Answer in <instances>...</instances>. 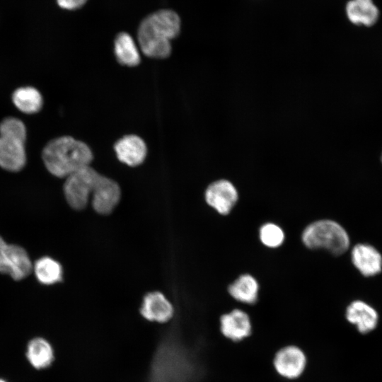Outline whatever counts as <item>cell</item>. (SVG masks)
<instances>
[{"label":"cell","instance_id":"obj_24","mask_svg":"<svg viewBox=\"0 0 382 382\" xmlns=\"http://www.w3.org/2000/svg\"><path fill=\"white\" fill-rule=\"evenodd\" d=\"M0 382H7V381H6L5 380H4L2 378H0Z\"/></svg>","mask_w":382,"mask_h":382},{"label":"cell","instance_id":"obj_10","mask_svg":"<svg viewBox=\"0 0 382 382\" xmlns=\"http://www.w3.org/2000/svg\"><path fill=\"white\" fill-rule=\"evenodd\" d=\"M120 188L112 179L100 174L91 197L94 210L100 214H108L120 201Z\"/></svg>","mask_w":382,"mask_h":382},{"label":"cell","instance_id":"obj_20","mask_svg":"<svg viewBox=\"0 0 382 382\" xmlns=\"http://www.w3.org/2000/svg\"><path fill=\"white\" fill-rule=\"evenodd\" d=\"M37 279L43 284L50 285L60 282L62 279L61 265L50 257L39 258L33 266Z\"/></svg>","mask_w":382,"mask_h":382},{"label":"cell","instance_id":"obj_18","mask_svg":"<svg viewBox=\"0 0 382 382\" xmlns=\"http://www.w3.org/2000/svg\"><path fill=\"white\" fill-rule=\"evenodd\" d=\"M114 52L117 62L124 66H135L139 64V51L132 37L127 33L121 32L114 41Z\"/></svg>","mask_w":382,"mask_h":382},{"label":"cell","instance_id":"obj_14","mask_svg":"<svg viewBox=\"0 0 382 382\" xmlns=\"http://www.w3.org/2000/svg\"><path fill=\"white\" fill-rule=\"evenodd\" d=\"M351 259L354 267L365 277H373L382 270V255L373 245L359 243L352 249Z\"/></svg>","mask_w":382,"mask_h":382},{"label":"cell","instance_id":"obj_3","mask_svg":"<svg viewBox=\"0 0 382 382\" xmlns=\"http://www.w3.org/2000/svg\"><path fill=\"white\" fill-rule=\"evenodd\" d=\"M26 128L15 117H7L0 124V167L12 172L21 170L26 162Z\"/></svg>","mask_w":382,"mask_h":382},{"label":"cell","instance_id":"obj_11","mask_svg":"<svg viewBox=\"0 0 382 382\" xmlns=\"http://www.w3.org/2000/svg\"><path fill=\"white\" fill-rule=\"evenodd\" d=\"M139 312L149 322L164 324L173 317L174 308L162 293L154 291L144 297Z\"/></svg>","mask_w":382,"mask_h":382},{"label":"cell","instance_id":"obj_2","mask_svg":"<svg viewBox=\"0 0 382 382\" xmlns=\"http://www.w3.org/2000/svg\"><path fill=\"white\" fill-rule=\"evenodd\" d=\"M303 245L309 249H325L340 255L349 248L350 239L345 228L331 219H320L309 224L301 233Z\"/></svg>","mask_w":382,"mask_h":382},{"label":"cell","instance_id":"obj_9","mask_svg":"<svg viewBox=\"0 0 382 382\" xmlns=\"http://www.w3.org/2000/svg\"><path fill=\"white\" fill-rule=\"evenodd\" d=\"M137 40L141 52L149 57L165 59L171 53L170 40L154 30L144 19L139 26Z\"/></svg>","mask_w":382,"mask_h":382},{"label":"cell","instance_id":"obj_17","mask_svg":"<svg viewBox=\"0 0 382 382\" xmlns=\"http://www.w3.org/2000/svg\"><path fill=\"white\" fill-rule=\"evenodd\" d=\"M259 289V284L253 275L243 274L228 286V292L236 301L252 305L257 301Z\"/></svg>","mask_w":382,"mask_h":382},{"label":"cell","instance_id":"obj_6","mask_svg":"<svg viewBox=\"0 0 382 382\" xmlns=\"http://www.w3.org/2000/svg\"><path fill=\"white\" fill-rule=\"evenodd\" d=\"M32 270V262L25 249L8 243L0 236V272L21 280L28 276Z\"/></svg>","mask_w":382,"mask_h":382},{"label":"cell","instance_id":"obj_22","mask_svg":"<svg viewBox=\"0 0 382 382\" xmlns=\"http://www.w3.org/2000/svg\"><path fill=\"white\" fill-rule=\"evenodd\" d=\"M259 238L265 246L275 248L283 244L285 234L279 226L270 222L265 223L260 226Z\"/></svg>","mask_w":382,"mask_h":382},{"label":"cell","instance_id":"obj_5","mask_svg":"<svg viewBox=\"0 0 382 382\" xmlns=\"http://www.w3.org/2000/svg\"><path fill=\"white\" fill-rule=\"evenodd\" d=\"M308 360L306 352L300 346L287 344L274 353L272 365L278 376L286 381H295L305 373Z\"/></svg>","mask_w":382,"mask_h":382},{"label":"cell","instance_id":"obj_12","mask_svg":"<svg viewBox=\"0 0 382 382\" xmlns=\"http://www.w3.org/2000/svg\"><path fill=\"white\" fill-rule=\"evenodd\" d=\"M114 149L120 161L132 167L141 164L147 155L146 143L135 134L125 135L119 139L115 143Z\"/></svg>","mask_w":382,"mask_h":382},{"label":"cell","instance_id":"obj_19","mask_svg":"<svg viewBox=\"0 0 382 382\" xmlns=\"http://www.w3.org/2000/svg\"><path fill=\"white\" fill-rule=\"evenodd\" d=\"M26 356L30 364L37 369L50 366L54 358L52 345L42 337H36L29 342Z\"/></svg>","mask_w":382,"mask_h":382},{"label":"cell","instance_id":"obj_23","mask_svg":"<svg viewBox=\"0 0 382 382\" xmlns=\"http://www.w3.org/2000/svg\"><path fill=\"white\" fill-rule=\"evenodd\" d=\"M58 5L64 9L74 10L81 7L86 0H57Z\"/></svg>","mask_w":382,"mask_h":382},{"label":"cell","instance_id":"obj_16","mask_svg":"<svg viewBox=\"0 0 382 382\" xmlns=\"http://www.w3.org/2000/svg\"><path fill=\"white\" fill-rule=\"evenodd\" d=\"M144 20L170 40L175 38L180 32V19L173 11L159 10L149 15Z\"/></svg>","mask_w":382,"mask_h":382},{"label":"cell","instance_id":"obj_4","mask_svg":"<svg viewBox=\"0 0 382 382\" xmlns=\"http://www.w3.org/2000/svg\"><path fill=\"white\" fill-rule=\"evenodd\" d=\"M100 174L88 166L65 178L63 190L71 207L79 210L86 207Z\"/></svg>","mask_w":382,"mask_h":382},{"label":"cell","instance_id":"obj_25","mask_svg":"<svg viewBox=\"0 0 382 382\" xmlns=\"http://www.w3.org/2000/svg\"><path fill=\"white\" fill-rule=\"evenodd\" d=\"M381 162H382V155H381Z\"/></svg>","mask_w":382,"mask_h":382},{"label":"cell","instance_id":"obj_21","mask_svg":"<svg viewBox=\"0 0 382 382\" xmlns=\"http://www.w3.org/2000/svg\"><path fill=\"white\" fill-rule=\"evenodd\" d=\"M16 107L26 114L38 112L42 105L40 93L33 87H21L16 89L12 96Z\"/></svg>","mask_w":382,"mask_h":382},{"label":"cell","instance_id":"obj_7","mask_svg":"<svg viewBox=\"0 0 382 382\" xmlns=\"http://www.w3.org/2000/svg\"><path fill=\"white\" fill-rule=\"evenodd\" d=\"M219 331L225 339L232 342H243L253 333L250 317L245 311L234 308L220 316Z\"/></svg>","mask_w":382,"mask_h":382},{"label":"cell","instance_id":"obj_13","mask_svg":"<svg viewBox=\"0 0 382 382\" xmlns=\"http://www.w3.org/2000/svg\"><path fill=\"white\" fill-rule=\"evenodd\" d=\"M345 318L361 334L373 331L378 323V314L376 309L361 300L353 301L347 306Z\"/></svg>","mask_w":382,"mask_h":382},{"label":"cell","instance_id":"obj_1","mask_svg":"<svg viewBox=\"0 0 382 382\" xmlns=\"http://www.w3.org/2000/svg\"><path fill=\"white\" fill-rule=\"evenodd\" d=\"M42 158L47 170L58 178H66L91 165L93 154L83 141L70 136L55 138L47 144Z\"/></svg>","mask_w":382,"mask_h":382},{"label":"cell","instance_id":"obj_8","mask_svg":"<svg viewBox=\"0 0 382 382\" xmlns=\"http://www.w3.org/2000/svg\"><path fill=\"white\" fill-rule=\"evenodd\" d=\"M204 198L208 205L219 214L227 215L237 203L238 192L231 181L219 179L208 185Z\"/></svg>","mask_w":382,"mask_h":382},{"label":"cell","instance_id":"obj_15","mask_svg":"<svg viewBox=\"0 0 382 382\" xmlns=\"http://www.w3.org/2000/svg\"><path fill=\"white\" fill-rule=\"evenodd\" d=\"M345 11L352 23L366 27L374 25L380 14L373 0H349L346 4Z\"/></svg>","mask_w":382,"mask_h":382}]
</instances>
